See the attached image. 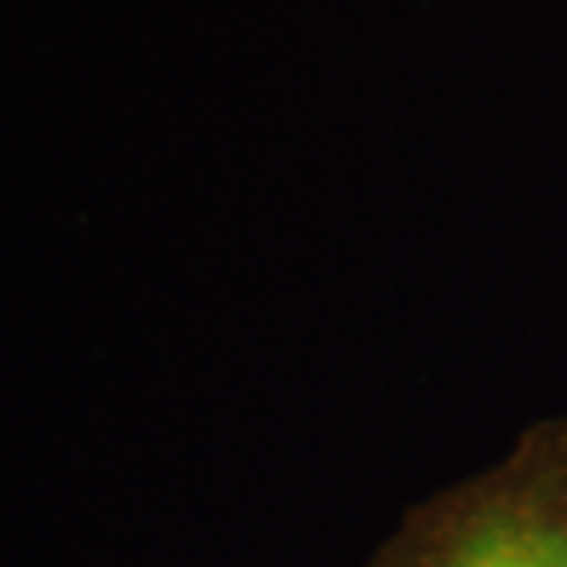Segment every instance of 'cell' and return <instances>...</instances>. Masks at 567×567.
I'll return each instance as SVG.
<instances>
[{
	"label": "cell",
	"mask_w": 567,
	"mask_h": 567,
	"mask_svg": "<svg viewBox=\"0 0 567 567\" xmlns=\"http://www.w3.org/2000/svg\"><path fill=\"white\" fill-rule=\"evenodd\" d=\"M365 567H567V439L536 429L511 461L413 505Z\"/></svg>",
	"instance_id": "1"
}]
</instances>
